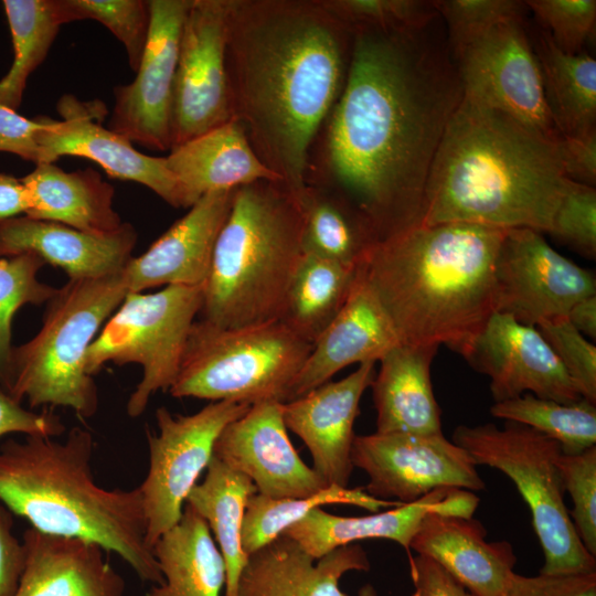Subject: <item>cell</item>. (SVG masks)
<instances>
[{
    "label": "cell",
    "mask_w": 596,
    "mask_h": 596,
    "mask_svg": "<svg viewBox=\"0 0 596 596\" xmlns=\"http://www.w3.org/2000/svg\"><path fill=\"white\" fill-rule=\"evenodd\" d=\"M359 267L304 253L278 320L313 344L345 304Z\"/></svg>",
    "instance_id": "836d02e7"
},
{
    "label": "cell",
    "mask_w": 596,
    "mask_h": 596,
    "mask_svg": "<svg viewBox=\"0 0 596 596\" xmlns=\"http://www.w3.org/2000/svg\"><path fill=\"white\" fill-rule=\"evenodd\" d=\"M137 240L135 227L126 222L117 232L99 236L20 215L0 223V257L33 253L63 269L70 280L99 278L125 268Z\"/></svg>",
    "instance_id": "cb8c5ba5"
},
{
    "label": "cell",
    "mask_w": 596,
    "mask_h": 596,
    "mask_svg": "<svg viewBox=\"0 0 596 596\" xmlns=\"http://www.w3.org/2000/svg\"><path fill=\"white\" fill-rule=\"evenodd\" d=\"M530 34L545 99L561 136L596 131V60L585 52H562L543 29Z\"/></svg>",
    "instance_id": "1f68e13d"
},
{
    "label": "cell",
    "mask_w": 596,
    "mask_h": 596,
    "mask_svg": "<svg viewBox=\"0 0 596 596\" xmlns=\"http://www.w3.org/2000/svg\"><path fill=\"white\" fill-rule=\"evenodd\" d=\"M56 108L61 120L43 116L44 125L38 134L39 163H54L64 156L87 158L109 177L140 183L171 206L184 209L181 188L166 157L145 155L128 139L104 127L100 120L107 109L103 103H84L67 94Z\"/></svg>",
    "instance_id": "e0dca14e"
},
{
    "label": "cell",
    "mask_w": 596,
    "mask_h": 596,
    "mask_svg": "<svg viewBox=\"0 0 596 596\" xmlns=\"http://www.w3.org/2000/svg\"><path fill=\"white\" fill-rule=\"evenodd\" d=\"M568 322L584 337L596 339V295L576 301L566 315Z\"/></svg>",
    "instance_id": "11a10c76"
},
{
    "label": "cell",
    "mask_w": 596,
    "mask_h": 596,
    "mask_svg": "<svg viewBox=\"0 0 596 596\" xmlns=\"http://www.w3.org/2000/svg\"><path fill=\"white\" fill-rule=\"evenodd\" d=\"M478 502V497L468 490L440 488L414 502L363 517H340L316 508L281 534L294 540L315 560L340 546L368 539L391 540L409 551L427 514L445 512L472 517Z\"/></svg>",
    "instance_id": "603a6c76"
},
{
    "label": "cell",
    "mask_w": 596,
    "mask_h": 596,
    "mask_svg": "<svg viewBox=\"0 0 596 596\" xmlns=\"http://www.w3.org/2000/svg\"><path fill=\"white\" fill-rule=\"evenodd\" d=\"M13 61L0 79V104L18 110L30 75L45 60L63 22L55 0H3Z\"/></svg>",
    "instance_id": "d590c367"
},
{
    "label": "cell",
    "mask_w": 596,
    "mask_h": 596,
    "mask_svg": "<svg viewBox=\"0 0 596 596\" xmlns=\"http://www.w3.org/2000/svg\"><path fill=\"white\" fill-rule=\"evenodd\" d=\"M370 566L365 551L355 543L315 560L280 534L248 555L236 596H349L339 586L342 576Z\"/></svg>",
    "instance_id": "484cf974"
},
{
    "label": "cell",
    "mask_w": 596,
    "mask_h": 596,
    "mask_svg": "<svg viewBox=\"0 0 596 596\" xmlns=\"http://www.w3.org/2000/svg\"><path fill=\"white\" fill-rule=\"evenodd\" d=\"M326 504H353L372 512L403 503L370 496L363 488L349 489L329 486L307 498H269L259 493L247 501L243 525L242 547L248 556L277 539L287 528L311 510Z\"/></svg>",
    "instance_id": "8d00e7d4"
},
{
    "label": "cell",
    "mask_w": 596,
    "mask_h": 596,
    "mask_svg": "<svg viewBox=\"0 0 596 596\" xmlns=\"http://www.w3.org/2000/svg\"><path fill=\"white\" fill-rule=\"evenodd\" d=\"M536 329L556 354L584 400L596 404V347L566 317L545 320Z\"/></svg>",
    "instance_id": "f6af8a7d"
},
{
    "label": "cell",
    "mask_w": 596,
    "mask_h": 596,
    "mask_svg": "<svg viewBox=\"0 0 596 596\" xmlns=\"http://www.w3.org/2000/svg\"><path fill=\"white\" fill-rule=\"evenodd\" d=\"M162 575L147 596H221L225 564L206 521L184 504L177 524L152 546Z\"/></svg>",
    "instance_id": "4dcf8cb0"
},
{
    "label": "cell",
    "mask_w": 596,
    "mask_h": 596,
    "mask_svg": "<svg viewBox=\"0 0 596 596\" xmlns=\"http://www.w3.org/2000/svg\"><path fill=\"white\" fill-rule=\"evenodd\" d=\"M525 15L496 24L454 55L464 96L558 140Z\"/></svg>",
    "instance_id": "7c38bea8"
},
{
    "label": "cell",
    "mask_w": 596,
    "mask_h": 596,
    "mask_svg": "<svg viewBox=\"0 0 596 596\" xmlns=\"http://www.w3.org/2000/svg\"><path fill=\"white\" fill-rule=\"evenodd\" d=\"M279 402H262L224 427L213 456L249 478L257 493L307 498L327 487L291 444Z\"/></svg>",
    "instance_id": "d6986e66"
},
{
    "label": "cell",
    "mask_w": 596,
    "mask_h": 596,
    "mask_svg": "<svg viewBox=\"0 0 596 596\" xmlns=\"http://www.w3.org/2000/svg\"><path fill=\"white\" fill-rule=\"evenodd\" d=\"M494 288L496 312L533 327L566 317L576 301L596 295L594 275L531 228L505 232L496 262Z\"/></svg>",
    "instance_id": "9a60e30c"
},
{
    "label": "cell",
    "mask_w": 596,
    "mask_h": 596,
    "mask_svg": "<svg viewBox=\"0 0 596 596\" xmlns=\"http://www.w3.org/2000/svg\"><path fill=\"white\" fill-rule=\"evenodd\" d=\"M507 231L418 224L372 248L361 265L401 343L445 344L467 355L496 312L494 269Z\"/></svg>",
    "instance_id": "277c9868"
},
{
    "label": "cell",
    "mask_w": 596,
    "mask_h": 596,
    "mask_svg": "<svg viewBox=\"0 0 596 596\" xmlns=\"http://www.w3.org/2000/svg\"><path fill=\"white\" fill-rule=\"evenodd\" d=\"M12 526V513L0 503V596H15L25 565L23 543Z\"/></svg>",
    "instance_id": "f907efd6"
},
{
    "label": "cell",
    "mask_w": 596,
    "mask_h": 596,
    "mask_svg": "<svg viewBox=\"0 0 596 596\" xmlns=\"http://www.w3.org/2000/svg\"><path fill=\"white\" fill-rule=\"evenodd\" d=\"M45 262L33 253L0 257V386L9 393L12 345V321L25 306L46 304L57 288L41 283L39 270Z\"/></svg>",
    "instance_id": "f35d334b"
},
{
    "label": "cell",
    "mask_w": 596,
    "mask_h": 596,
    "mask_svg": "<svg viewBox=\"0 0 596 596\" xmlns=\"http://www.w3.org/2000/svg\"><path fill=\"white\" fill-rule=\"evenodd\" d=\"M558 141L464 96L432 163L419 224L549 233L568 181Z\"/></svg>",
    "instance_id": "3957f363"
},
{
    "label": "cell",
    "mask_w": 596,
    "mask_h": 596,
    "mask_svg": "<svg viewBox=\"0 0 596 596\" xmlns=\"http://www.w3.org/2000/svg\"><path fill=\"white\" fill-rule=\"evenodd\" d=\"M439 347L398 343L380 360L371 383L376 433L441 434L430 365Z\"/></svg>",
    "instance_id": "f1b7e54d"
},
{
    "label": "cell",
    "mask_w": 596,
    "mask_h": 596,
    "mask_svg": "<svg viewBox=\"0 0 596 596\" xmlns=\"http://www.w3.org/2000/svg\"><path fill=\"white\" fill-rule=\"evenodd\" d=\"M30 199L21 179L0 172V223L25 215Z\"/></svg>",
    "instance_id": "db71d44e"
},
{
    "label": "cell",
    "mask_w": 596,
    "mask_h": 596,
    "mask_svg": "<svg viewBox=\"0 0 596 596\" xmlns=\"http://www.w3.org/2000/svg\"><path fill=\"white\" fill-rule=\"evenodd\" d=\"M322 2L351 30L416 29L426 25L438 15L435 1L426 0H322Z\"/></svg>",
    "instance_id": "60d3db41"
},
{
    "label": "cell",
    "mask_w": 596,
    "mask_h": 596,
    "mask_svg": "<svg viewBox=\"0 0 596 596\" xmlns=\"http://www.w3.org/2000/svg\"><path fill=\"white\" fill-rule=\"evenodd\" d=\"M25 436L0 445V502L46 534L94 542L119 555L142 581L162 583L146 542L139 486L107 489L92 472L94 438L73 427L64 440Z\"/></svg>",
    "instance_id": "5b68a950"
},
{
    "label": "cell",
    "mask_w": 596,
    "mask_h": 596,
    "mask_svg": "<svg viewBox=\"0 0 596 596\" xmlns=\"http://www.w3.org/2000/svg\"><path fill=\"white\" fill-rule=\"evenodd\" d=\"M351 461L368 475L366 492L382 500L411 503L440 488L486 487L471 457L443 433L355 435Z\"/></svg>",
    "instance_id": "5bb4252c"
},
{
    "label": "cell",
    "mask_w": 596,
    "mask_h": 596,
    "mask_svg": "<svg viewBox=\"0 0 596 596\" xmlns=\"http://www.w3.org/2000/svg\"><path fill=\"white\" fill-rule=\"evenodd\" d=\"M192 0H149L148 41L135 79L114 88L108 128L149 150L171 149V108L182 29Z\"/></svg>",
    "instance_id": "2e32d148"
},
{
    "label": "cell",
    "mask_w": 596,
    "mask_h": 596,
    "mask_svg": "<svg viewBox=\"0 0 596 596\" xmlns=\"http://www.w3.org/2000/svg\"><path fill=\"white\" fill-rule=\"evenodd\" d=\"M203 287L128 292L88 347L85 370L91 376L108 362L141 365L142 377L127 401L128 416H140L155 393L169 391L173 384L190 329L203 305Z\"/></svg>",
    "instance_id": "30bf717a"
},
{
    "label": "cell",
    "mask_w": 596,
    "mask_h": 596,
    "mask_svg": "<svg viewBox=\"0 0 596 596\" xmlns=\"http://www.w3.org/2000/svg\"><path fill=\"white\" fill-rule=\"evenodd\" d=\"M129 292L123 270L99 278L68 280L45 304L42 327L13 347L9 394L31 407H70L83 417L98 408L85 355L106 321Z\"/></svg>",
    "instance_id": "52a82bcc"
},
{
    "label": "cell",
    "mask_w": 596,
    "mask_h": 596,
    "mask_svg": "<svg viewBox=\"0 0 596 596\" xmlns=\"http://www.w3.org/2000/svg\"><path fill=\"white\" fill-rule=\"evenodd\" d=\"M557 467L563 489L572 499L568 514L575 531L596 557V446L578 455L561 454Z\"/></svg>",
    "instance_id": "7bdbcfd3"
},
{
    "label": "cell",
    "mask_w": 596,
    "mask_h": 596,
    "mask_svg": "<svg viewBox=\"0 0 596 596\" xmlns=\"http://www.w3.org/2000/svg\"><path fill=\"white\" fill-rule=\"evenodd\" d=\"M504 596H596V572L530 577L515 573Z\"/></svg>",
    "instance_id": "7dc6e473"
},
{
    "label": "cell",
    "mask_w": 596,
    "mask_h": 596,
    "mask_svg": "<svg viewBox=\"0 0 596 596\" xmlns=\"http://www.w3.org/2000/svg\"><path fill=\"white\" fill-rule=\"evenodd\" d=\"M490 379L496 402L532 394L563 404L583 397L536 327L494 312L464 358Z\"/></svg>",
    "instance_id": "ac0fdd59"
},
{
    "label": "cell",
    "mask_w": 596,
    "mask_h": 596,
    "mask_svg": "<svg viewBox=\"0 0 596 596\" xmlns=\"http://www.w3.org/2000/svg\"><path fill=\"white\" fill-rule=\"evenodd\" d=\"M375 363H361L348 376L281 404L287 429L307 446L312 457L311 468L327 487H348L354 468L351 461L354 422L361 397L375 375Z\"/></svg>",
    "instance_id": "ffe728a7"
},
{
    "label": "cell",
    "mask_w": 596,
    "mask_h": 596,
    "mask_svg": "<svg viewBox=\"0 0 596 596\" xmlns=\"http://www.w3.org/2000/svg\"><path fill=\"white\" fill-rule=\"evenodd\" d=\"M257 493L253 481L212 457L202 482L190 491L192 507L213 532L225 564L224 596H236L247 555L242 547V525L247 501Z\"/></svg>",
    "instance_id": "d6a6232c"
},
{
    "label": "cell",
    "mask_w": 596,
    "mask_h": 596,
    "mask_svg": "<svg viewBox=\"0 0 596 596\" xmlns=\"http://www.w3.org/2000/svg\"><path fill=\"white\" fill-rule=\"evenodd\" d=\"M486 535L471 517L432 512L409 549L436 562L472 595L504 596L515 574V555L510 543L488 542Z\"/></svg>",
    "instance_id": "d4e9b609"
},
{
    "label": "cell",
    "mask_w": 596,
    "mask_h": 596,
    "mask_svg": "<svg viewBox=\"0 0 596 596\" xmlns=\"http://www.w3.org/2000/svg\"><path fill=\"white\" fill-rule=\"evenodd\" d=\"M587 258L596 256V189L568 179L549 232Z\"/></svg>",
    "instance_id": "bcb514c9"
},
{
    "label": "cell",
    "mask_w": 596,
    "mask_h": 596,
    "mask_svg": "<svg viewBox=\"0 0 596 596\" xmlns=\"http://www.w3.org/2000/svg\"><path fill=\"white\" fill-rule=\"evenodd\" d=\"M453 56L496 24L528 13L525 1L437 0Z\"/></svg>",
    "instance_id": "b9f144b4"
},
{
    "label": "cell",
    "mask_w": 596,
    "mask_h": 596,
    "mask_svg": "<svg viewBox=\"0 0 596 596\" xmlns=\"http://www.w3.org/2000/svg\"><path fill=\"white\" fill-rule=\"evenodd\" d=\"M234 192L206 193L145 253L132 256L123 269L129 292L159 286H204Z\"/></svg>",
    "instance_id": "44dd1931"
},
{
    "label": "cell",
    "mask_w": 596,
    "mask_h": 596,
    "mask_svg": "<svg viewBox=\"0 0 596 596\" xmlns=\"http://www.w3.org/2000/svg\"><path fill=\"white\" fill-rule=\"evenodd\" d=\"M490 413L549 436L560 444L565 455H578L596 446V404L584 398L563 404L528 393L496 402Z\"/></svg>",
    "instance_id": "74e56055"
},
{
    "label": "cell",
    "mask_w": 596,
    "mask_h": 596,
    "mask_svg": "<svg viewBox=\"0 0 596 596\" xmlns=\"http://www.w3.org/2000/svg\"><path fill=\"white\" fill-rule=\"evenodd\" d=\"M249 407L217 401L190 415H174L163 406L156 411L158 433L147 432L149 469L139 486L146 542L151 551L159 536L179 522L190 491L213 457L221 432Z\"/></svg>",
    "instance_id": "8fae6325"
},
{
    "label": "cell",
    "mask_w": 596,
    "mask_h": 596,
    "mask_svg": "<svg viewBox=\"0 0 596 596\" xmlns=\"http://www.w3.org/2000/svg\"><path fill=\"white\" fill-rule=\"evenodd\" d=\"M525 4L562 52H583L595 28V0H529Z\"/></svg>",
    "instance_id": "ee69618b"
},
{
    "label": "cell",
    "mask_w": 596,
    "mask_h": 596,
    "mask_svg": "<svg viewBox=\"0 0 596 596\" xmlns=\"http://www.w3.org/2000/svg\"><path fill=\"white\" fill-rule=\"evenodd\" d=\"M398 343L396 331L360 265L345 304L312 344L287 402L329 382L351 364L377 362Z\"/></svg>",
    "instance_id": "7402d4cb"
},
{
    "label": "cell",
    "mask_w": 596,
    "mask_h": 596,
    "mask_svg": "<svg viewBox=\"0 0 596 596\" xmlns=\"http://www.w3.org/2000/svg\"><path fill=\"white\" fill-rule=\"evenodd\" d=\"M43 125V116L26 118L0 104V151L38 164L40 162L38 134Z\"/></svg>",
    "instance_id": "681fc988"
},
{
    "label": "cell",
    "mask_w": 596,
    "mask_h": 596,
    "mask_svg": "<svg viewBox=\"0 0 596 596\" xmlns=\"http://www.w3.org/2000/svg\"><path fill=\"white\" fill-rule=\"evenodd\" d=\"M226 33L227 0H192L173 85L171 149L234 119Z\"/></svg>",
    "instance_id": "4fadbf2b"
},
{
    "label": "cell",
    "mask_w": 596,
    "mask_h": 596,
    "mask_svg": "<svg viewBox=\"0 0 596 596\" xmlns=\"http://www.w3.org/2000/svg\"><path fill=\"white\" fill-rule=\"evenodd\" d=\"M22 543L25 565L15 596H124L125 581L98 544L32 528Z\"/></svg>",
    "instance_id": "4316f807"
},
{
    "label": "cell",
    "mask_w": 596,
    "mask_h": 596,
    "mask_svg": "<svg viewBox=\"0 0 596 596\" xmlns=\"http://www.w3.org/2000/svg\"><path fill=\"white\" fill-rule=\"evenodd\" d=\"M298 199L278 181L235 189L217 236L200 311L225 328L278 320L304 255Z\"/></svg>",
    "instance_id": "8992f818"
},
{
    "label": "cell",
    "mask_w": 596,
    "mask_h": 596,
    "mask_svg": "<svg viewBox=\"0 0 596 596\" xmlns=\"http://www.w3.org/2000/svg\"><path fill=\"white\" fill-rule=\"evenodd\" d=\"M352 30L322 0H227L234 119L299 200L310 147L345 84Z\"/></svg>",
    "instance_id": "7a4b0ae2"
},
{
    "label": "cell",
    "mask_w": 596,
    "mask_h": 596,
    "mask_svg": "<svg viewBox=\"0 0 596 596\" xmlns=\"http://www.w3.org/2000/svg\"><path fill=\"white\" fill-rule=\"evenodd\" d=\"M352 32L345 84L310 147L306 185L350 202L379 243L421 223L464 88L439 14L416 29Z\"/></svg>",
    "instance_id": "6da1fadb"
},
{
    "label": "cell",
    "mask_w": 596,
    "mask_h": 596,
    "mask_svg": "<svg viewBox=\"0 0 596 596\" xmlns=\"http://www.w3.org/2000/svg\"><path fill=\"white\" fill-rule=\"evenodd\" d=\"M166 162L179 182L184 209L212 191L260 180L281 182L256 155L235 119L171 149Z\"/></svg>",
    "instance_id": "83f0119b"
},
{
    "label": "cell",
    "mask_w": 596,
    "mask_h": 596,
    "mask_svg": "<svg viewBox=\"0 0 596 596\" xmlns=\"http://www.w3.org/2000/svg\"><path fill=\"white\" fill-rule=\"evenodd\" d=\"M358 596H377V593L375 588L373 587V585L365 584L359 589ZM412 596H422V595L417 590H414Z\"/></svg>",
    "instance_id": "9f6ffc18"
},
{
    "label": "cell",
    "mask_w": 596,
    "mask_h": 596,
    "mask_svg": "<svg viewBox=\"0 0 596 596\" xmlns=\"http://www.w3.org/2000/svg\"><path fill=\"white\" fill-rule=\"evenodd\" d=\"M299 203L304 253L358 267L377 244L369 222L342 196L307 185Z\"/></svg>",
    "instance_id": "e575fe53"
},
{
    "label": "cell",
    "mask_w": 596,
    "mask_h": 596,
    "mask_svg": "<svg viewBox=\"0 0 596 596\" xmlns=\"http://www.w3.org/2000/svg\"><path fill=\"white\" fill-rule=\"evenodd\" d=\"M63 24L95 20L125 46L135 72L141 61L150 28L149 0H55Z\"/></svg>",
    "instance_id": "ab89813d"
},
{
    "label": "cell",
    "mask_w": 596,
    "mask_h": 596,
    "mask_svg": "<svg viewBox=\"0 0 596 596\" xmlns=\"http://www.w3.org/2000/svg\"><path fill=\"white\" fill-rule=\"evenodd\" d=\"M64 430L65 426L57 415L26 409L0 386V438L13 433L56 437Z\"/></svg>",
    "instance_id": "c3c4849f"
},
{
    "label": "cell",
    "mask_w": 596,
    "mask_h": 596,
    "mask_svg": "<svg viewBox=\"0 0 596 596\" xmlns=\"http://www.w3.org/2000/svg\"><path fill=\"white\" fill-rule=\"evenodd\" d=\"M21 181L30 199L25 215L31 219L99 236L110 235L124 224L114 209V187L92 168L67 172L41 162Z\"/></svg>",
    "instance_id": "f546056e"
},
{
    "label": "cell",
    "mask_w": 596,
    "mask_h": 596,
    "mask_svg": "<svg viewBox=\"0 0 596 596\" xmlns=\"http://www.w3.org/2000/svg\"><path fill=\"white\" fill-rule=\"evenodd\" d=\"M311 348L279 320L235 328L195 320L168 392L251 406L286 403Z\"/></svg>",
    "instance_id": "ba28073f"
},
{
    "label": "cell",
    "mask_w": 596,
    "mask_h": 596,
    "mask_svg": "<svg viewBox=\"0 0 596 596\" xmlns=\"http://www.w3.org/2000/svg\"><path fill=\"white\" fill-rule=\"evenodd\" d=\"M558 145L566 178L595 187L596 131L576 137L562 136Z\"/></svg>",
    "instance_id": "816d5d0a"
},
{
    "label": "cell",
    "mask_w": 596,
    "mask_h": 596,
    "mask_svg": "<svg viewBox=\"0 0 596 596\" xmlns=\"http://www.w3.org/2000/svg\"><path fill=\"white\" fill-rule=\"evenodd\" d=\"M453 441L478 465L500 470L528 504L544 553L540 574L572 575L596 572L595 556L581 542L564 502L557 467L562 449L549 436L519 423L458 426Z\"/></svg>",
    "instance_id": "9c48e42d"
},
{
    "label": "cell",
    "mask_w": 596,
    "mask_h": 596,
    "mask_svg": "<svg viewBox=\"0 0 596 596\" xmlns=\"http://www.w3.org/2000/svg\"><path fill=\"white\" fill-rule=\"evenodd\" d=\"M411 577L422 596H475L433 560L409 556Z\"/></svg>",
    "instance_id": "f5cc1de1"
}]
</instances>
